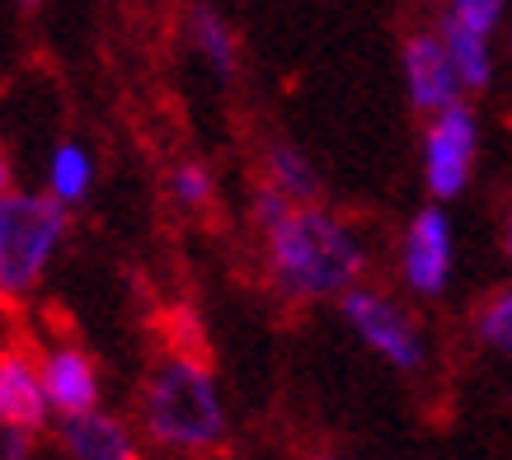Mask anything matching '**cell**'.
Here are the masks:
<instances>
[{"label": "cell", "instance_id": "cell-7", "mask_svg": "<svg viewBox=\"0 0 512 460\" xmlns=\"http://www.w3.org/2000/svg\"><path fill=\"white\" fill-rule=\"evenodd\" d=\"M400 76H404V99H409V108L419 113L423 123L437 118V113H447L451 104L470 99L466 85H461V76H456V66H451V57H447V47H442V33L437 29L404 33Z\"/></svg>", "mask_w": 512, "mask_h": 460}, {"label": "cell", "instance_id": "cell-24", "mask_svg": "<svg viewBox=\"0 0 512 460\" xmlns=\"http://www.w3.org/2000/svg\"><path fill=\"white\" fill-rule=\"evenodd\" d=\"M508 57H512V24H508Z\"/></svg>", "mask_w": 512, "mask_h": 460}, {"label": "cell", "instance_id": "cell-9", "mask_svg": "<svg viewBox=\"0 0 512 460\" xmlns=\"http://www.w3.org/2000/svg\"><path fill=\"white\" fill-rule=\"evenodd\" d=\"M57 423L38 371V348L29 343H5L0 348V428L47 432Z\"/></svg>", "mask_w": 512, "mask_h": 460}, {"label": "cell", "instance_id": "cell-22", "mask_svg": "<svg viewBox=\"0 0 512 460\" xmlns=\"http://www.w3.org/2000/svg\"><path fill=\"white\" fill-rule=\"evenodd\" d=\"M15 5H24V10H33V5H43V0H15Z\"/></svg>", "mask_w": 512, "mask_h": 460}, {"label": "cell", "instance_id": "cell-23", "mask_svg": "<svg viewBox=\"0 0 512 460\" xmlns=\"http://www.w3.org/2000/svg\"><path fill=\"white\" fill-rule=\"evenodd\" d=\"M423 5H437V10H442V5H447V0H423Z\"/></svg>", "mask_w": 512, "mask_h": 460}, {"label": "cell", "instance_id": "cell-5", "mask_svg": "<svg viewBox=\"0 0 512 460\" xmlns=\"http://www.w3.org/2000/svg\"><path fill=\"white\" fill-rule=\"evenodd\" d=\"M480 113L470 108V99L451 104L447 113H437L423 123L419 141V174L428 188V202H456L470 193V179L480 169Z\"/></svg>", "mask_w": 512, "mask_h": 460}, {"label": "cell", "instance_id": "cell-19", "mask_svg": "<svg viewBox=\"0 0 512 460\" xmlns=\"http://www.w3.org/2000/svg\"><path fill=\"white\" fill-rule=\"evenodd\" d=\"M38 437L43 432L0 428V460H38Z\"/></svg>", "mask_w": 512, "mask_h": 460}, {"label": "cell", "instance_id": "cell-11", "mask_svg": "<svg viewBox=\"0 0 512 460\" xmlns=\"http://www.w3.org/2000/svg\"><path fill=\"white\" fill-rule=\"evenodd\" d=\"M184 38L221 85H231L240 76V38H235V24L221 15L212 0H193L184 10Z\"/></svg>", "mask_w": 512, "mask_h": 460}, {"label": "cell", "instance_id": "cell-16", "mask_svg": "<svg viewBox=\"0 0 512 460\" xmlns=\"http://www.w3.org/2000/svg\"><path fill=\"white\" fill-rule=\"evenodd\" d=\"M165 193L184 216H202L217 207V174L202 160H179L170 169V179H165Z\"/></svg>", "mask_w": 512, "mask_h": 460}, {"label": "cell", "instance_id": "cell-17", "mask_svg": "<svg viewBox=\"0 0 512 460\" xmlns=\"http://www.w3.org/2000/svg\"><path fill=\"white\" fill-rule=\"evenodd\" d=\"M437 24L475 33V38H489V43H494L498 29L508 24V0H447L442 15H437Z\"/></svg>", "mask_w": 512, "mask_h": 460}, {"label": "cell", "instance_id": "cell-1", "mask_svg": "<svg viewBox=\"0 0 512 460\" xmlns=\"http://www.w3.org/2000/svg\"><path fill=\"white\" fill-rule=\"evenodd\" d=\"M372 240L357 221L325 202L296 207L282 226L264 235V273L273 292L292 306H325L367 282Z\"/></svg>", "mask_w": 512, "mask_h": 460}, {"label": "cell", "instance_id": "cell-25", "mask_svg": "<svg viewBox=\"0 0 512 460\" xmlns=\"http://www.w3.org/2000/svg\"><path fill=\"white\" fill-rule=\"evenodd\" d=\"M311 460H339V456H311Z\"/></svg>", "mask_w": 512, "mask_h": 460}, {"label": "cell", "instance_id": "cell-13", "mask_svg": "<svg viewBox=\"0 0 512 460\" xmlns=\"http://www.w3.org/2000/svg\"><path fill=\"white\" fill-rule=\"evenodd\" d=\"M264 184L282 188V193H287L296 207H306V202H320V188H325V179H320L315 160L301 151L296 141L273 137L264 146Z\"/></svg>", "mask_w": 512, "mask_h": 460}, {"label": "cell", "instance_id": "cell-4", "mask_svg": "<svg viewBox=\"0 0 512 460\" xmlns=\"http://www.w3.org/2000/svg\"><path fill=\"white\" fill-rule=\"evenodd\" d=\"M334 306H339L343 324L353 329L357 343L372 357H381L395 376H423L428 371V357H433L428 353V334H423V324L414 320V310L404 301L362 282L353 292H343Z\"/></svg>", "mask_w": 512, "mask_h": 460}, {"label": "cell", "instance_id": "cell-12", "mask_svg": "<svg viewBox=\"0 0 512 460\" xmlns=\"http://www.w3.org/2000/svg\"><path fill=\"white\" fill-rule=\"evenodd\" d=\"M94 179H99V169H94V151L85 146V141L62 137L57 146H52V155H47V188L43 193H52L66 212H76V207L90 202Z\"/></svg>", "mask_w": 512, "mask_h": 460}, {"label": "cell", "instance_id": "cell-18", "mask_svg": "<svg viewBox=\"0 0 512 460\" xmlns=\"http://www.w3.org/2000/svg\"><path fill=\"white\" fill-rule=\"evenodd\" d=\"M292 212H296V202L287 198L282 188H273V184H259L254 193H249V221H254L259 235H268L273 226H282Z\"/></svg>", "mask_w": 512, "mask_h": 460}, {"label": "cell", "instance_id": "cell-26", "mask_svg": "<svg viewBox=\"0 0 512 460\" xmlns=\"http://www.w3.org/2000/svg\"><path fill=\"white\" fill-rule=\"evenodd\" d=\"M0 348H5V343H0Z\"/></svg>", "mask_w": 512, "mask_h": 460}, {"label": "cell", "instance_id": "cell-14", "mask_svg": "<svg viewBox=\"0 0 512 460\" xmlns=\"http://www.w3.org/2000/svg\"><path fill=\"white\" fill-rule=\"evenodd\" d=\"M442 33V47H447L451 66H456V76L466 85V94H480L494 85V43L489 38H475V33H461V29H447V24H433Z\"/></svg>", "mask_w": 512, "mask_h": 460}, {"label": "cell", "instance_id": "cell-6", "mask_svg": "<svg viewBox=\"0 0 512 460\" xmlns=\"http://www.w3.org/2000/svg\"><path fill=\"white\" fill-rule=\"evenodd\" d=\"M395 273H400L404 292L419 296V301L447 296L451 277H456V230H451V212L442 202H423L419 212L404 221Z\"/></svg>", "mask_w": 512, "mask_h": 460}, {"label": "cell", "instance_id": "cell-15", "mask_svg": "<svg viewBox=\"0 0 512 460\" xmlns=\"http://www.w3.org/2000/svg\"><path fill=\"white\" fill-rule=\"evenodd\" d=\"M470 334H475V343H480L484 353H498L512 362V282L508 287H494V292L475 306Z\"/></svg>", "mask_w": 512, "mask_h": 460}, {"label": "cell", "instance_id": "cell-8", "mask_svg": "<svg viewBox=\"0 0 512 460\" xmlns=\"http://www.w3.org/2000/svg\"><path fill=\"white\" fill-rule=\"evenodd\" d=\"M38 371H43V390L52 404V418H71L85 409H99L104 381H99V362L90 348H80L76 338H57L38 348Z\"/></svg>", "mask_w": 512, "mask_h": 460}, {"label": "cell", "instance_id": "cell-20", "mask_svg": "<svg viewBox=\"0 0 512 460\" xmlns=\"http://www.w3.org/2000/svg\"><path fill=\"white\" fill-rule=\"evenodd\" d=\"M10 188H15V169H10V155L0 151V198H5Z\"/></svg>", "mask_w": 512, "mask_h": 460}, {"label": "cell", "instance_id": "cell-3", "mask_svg": "<svg viewBox=\"0 0 512 460\" xmlns=\"http://www.w3.org/2000/svg\"><path fill=\"white\" fill-rule=\"evenodd\" d=\"M66 235H71V212L52 193L10 188L0 198V306H19L38 292Z\"/></svg>", "mask_w": 512, "mask_h": 460}, {"label": "cell", "instance_id": "cell-10", "mask_svg": "<svg viewBox=\"0 0 512 460\" xmlns=\"http://www.w3.org/2000/svg\"><path fill=\"white\" fill-rule=\"evenodd\" d=\"M57 451L66 460H141V432L123 414L85 409L57 418Z\"/></svg>", "mask_w": 512, "mask_h": 460}, {"label": "cell", "instance_id": "cell-2", "mask_svg": "<svg viewBox=\"0 0 512 460\" xmlns=\"http://www.w3.org/2000/svg\"><path fill=\"white\" fill-rule=\"evenodd\" d=\"M137 432L156 451L184 460L217 456L231 442V414L207 353L165 348L146 367L137 390Z\"/></svg>", "mask_w": 512, "mask_h": 460}, {"label": "cell", "instance_id": "cell-21", "mask_svg": "<svg viewBox=\"0 0 512 460\" xmlns=\"http://www.w3.org/2000/svg\"><path fill=\"white\" fill-rule=\"evenodd\" d=\"M503 254L512 263V202H508V212H503Z\"/></svg>", "mask_w": 512, "mask_h": 460}]
</instances>
